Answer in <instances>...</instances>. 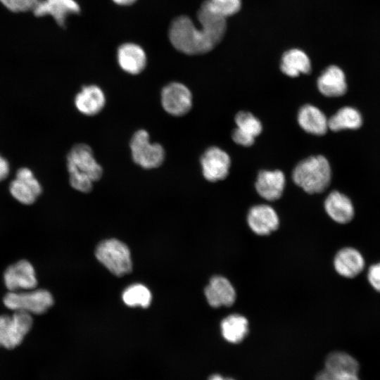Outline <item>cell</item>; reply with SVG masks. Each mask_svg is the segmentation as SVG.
Masks as SVG:
<instances>
[{
  "mask_svg": "<svg viewBox=\"0 0 380 380\" xmlns=\"http://www.w3.org/2000/svg\"><path fill=\"white\" fill-rule=\"evenodd\" d=\"M201 27L187 15L175 18L169 27V39L179 51L199 55L212 51L223 39L227 31V18L210 11L203 3L197 12Z\"/></svg>",
  "mask_w": 380,
  "mask_h": 380,
  "instance_id": "1",
  "label": "cell"
},
{
  "mask_svg": "<svg viewBox=\"0 0 380 380\" xmlns=\"http://www.w3.org/2000/svg\"><path fill=\"white\" fill-rule=\"evenodd\" d=\"M67 167L71 186L78 191H91L93 182L101 179L102 167L96 160L91 147L77 144L72 147L67 156Z\"/></svg>",
  "mask_w": 380,
  "mask_h": 380,
  "instance_id": "2",
  "label": "cell"
},
{
  "mask_svg": "<svg viewBox=\"0 0 380 380\" xmlns=\"http://www.w3.org/2000/svg\"><path fill=\"white\" fill-rule=\"evenodd\" d=\"M293 180L305 192L312 194L323 192L331 178L330 165L322 156L308 157L294 168Z\"/></svg>",
  "mask_w": 380,
  "mask_h": 380,
  "instance_id": "3",
  "label": "cell"
},
{
  "mask_svg": "<svg viewBox=\"0 0 380 380\" xmlns=\"http://www.w3.org/2000/svg\"><path fill=\"white\" fill-rule=\"evenodd\" d=\"M5 307L14 312L30 315L46 312L53 304L52 294L44 289L8 291L3 298Z\"/></svg>",
  "mask_w": 380,
  "mask_h": 380,
  "instance_id": "4",
  "label": "cell"
},
{
  "mask_svg": "<svg viewBox=\"0 0 380 380\" xmlns=\"http://www.w3.org/2000/svg\"><path fill=\"white\" fill-rule=\"evenodd\" d=\"M97 259L113 274L122 276L132 270V261L128 247L116 239L102 241L96 251Z\"/></svg>",
  "mask_w": 380,
  "mask_h": 380,
  "instance_id": "5",
  "label": "cell"
},
{
  "mask_svg": "<svg viewBox=\"0 0 380 380\" xmlns=\"http://www.w3.org/2000/svg\"><path fill=\"white\" fill-rule=\"evenodd\" d=\"M129 146L134 162L141 167L153 169L163 164L165 159L164 148L160 144L150 143L147 131H137L131 139Z\"/></svg>",
  "mask_w": 380,
  "mask_h": 380,
  "instance_id": "6",
  "label": "cell"
},
{
  "mask_svg": "<svg viewBox=\"0 0 380 380\" xmlns=\"http://www.w3.org/2000/svg\"><path fill=\"white\" fill-rule=\"evenodd\" d=\"M32 325V315L27 312L0 315V347L13 349L19 346Z\"/></svg>",
  "mask_w": 380,
  "mask_h": 380,
  "instance_id": "7",
  "label": "cell"
},
{
  "mask_svg": "<svg viewBox=\"0 0 380 380\" xmlns=\"http://www.w3.org/2000/svg\"><path fill=\"white\" fill-rule=\"evenodd\" d=\"M11 196L19 203L24 205L34 203L42 192V188L28 167L18 170L15 177L9 184Z\"/></svg>",
  "mask_w": 380,
  "mask_h": 380,
  "instance_id": "8",
  "label": "cell"
},
{
  "mask_svg": "<svg viewBox=\"0 0 380 380\" xmlns=\"http://www.w3.org/2000/svg\"><path fill=\"white\" fill-rule=\"evenodd\" d=\"M4 282L8 291L30 290L37 288V279L33 265L20 260L9 265L4 273Z\"/></svg>",
  "mask_w": 380,
  "mask_h": 380,
  "instance_id": "9",
  "label": "cell"
},
{
  "mask_svg": "<svg viewBox=\"0 0 380 380\" xmlns=\"http://www.w3.org/2000/svg\"><path fill=\"white\" fill-rule=\"evenodd\" d=\"M161 103L167 113L173 116H182L191 108L192 94L184 84L174 82L163 89Z\"/></svg>",
  "mask_w": 380,
  "mask_h": 380,
  "instance_id": "10",
  "label": "cell"
},
{
  "mask_svg": "<svg viewBox=\"0 0 380 380\" xmlns=\"http://www.w3.org/2000/svg\"><path fill=\"white\" fill-rule=\"evenodd\" d=\"M203 177L210 182L222 180L229 174L231 160L229 155L217 146L208 148L201 158Z\"/></svg>",
  "mask_w": 380,
  "mask_h": 380,
  "instance_id": "11",
  "label": "cell"
},
{
  "mask_svg": "<svg viewBox=\"0 0 380 380\" xmlns=\"http://www.w3.org/2000/svg\"><path fill=\"white\" fill-rule=\"evenodd\" d=\"M32 11L37 17L50 15L59 26L64 27L67 18L79 14L80 8L75 0H39Z\"/></svg>",
  "mask_w": 380,
  "mask_h": 380,
  "instance_id": "12",
  "label": "cell"
},
{
  "mask_svg": "<svg viewBox=\"0 0 380 380\" xmlns=\"http://www.w3.org/2000/svg\"><path fill=\"white\" fill-rule=\"evenodd\" d=\"M248 224L251 230L258 235H268L277 229L279 220L276 211L268 205H257L248 213Z\"/></svg>",
  "mask_w": 380,
  "mask_h": 380,
  "instance_id": "13",
  "label": "cell"
},
{
  "mask_svg": "<svg viewBox=\"0 0 380 380\" xmlns=\"http://www.w3.org/2000/svg\"><path fill=\"white\" fill-rule=\"evenodd\" d=\"M117 59L120 68L131 75L141 73L147 63L144 50L139 45L132 42L124 43L118 47Z\"/></svg>",
  "mask_w": 380,
  "mask_h": 380,
  "instance_id": "14",
  "label": "cell"
},
{
  "mask_svg": "<svg viewBox=\"0 0 380 380\" xmlns=\"http://www.w3.org/2000/svg\"><path fill=\"white\" fill-rule=\"evenodd\" d=\"M206 299L213 308L231 306L236 300V291L230 281L224 277L215 276L205 289Z\"/></svg>",
  "mask_w": 380,
  "mask_h": 380,
  "instance_id": "15",
  "label": "cell"
},
{
  "mask_svg": "<svg viewBox=\"0 0 380 380\" xmlns=\"http://www.w3.org/2000/svg\"><path fill=\"white\" fill-rule=\"evenodd\" d=\"M285 186V177L280 170H262L259 172L255 189L264 199L270 201L279 199Z\"/></svg>",
  "mask_w": 380,
  "mask_h": 380,
  "instance_id": "16",
  "label": "cell"
},
{
  "mask_svg": "<svg viewBox=\"0 0 380 380\" xmlns=\"http://www.w3.org/2000/svg\"><path fill=\"white\" fill-rule=\"evenodd\" d=\"M106 97L102 89L96 85H88L82 88L75 98V105L82 114L92 116L103 108Z\"/></svg>",
  "mask_w": 380,
  "mask_h": 380,
  "instance_id": "17",
  "label": "cell"
},
{
  "mask_svg": "<svg viewBox=\"0 0 380 380\" xmlns=\"http://www.w3.org/2000/svg\"><path fill=\"white\" fill-rule=\"evenodd\" d=\"M320 93L329 97L343 96L347 91V84L343 71L336 65L327 68L317 80Z\"/></svg>",
  "mask_w": 380,
  "mask_h": 380,
  "instance_id": "18",
  "label": "cell"
},
{
  "mask_svg": "<svg viewBox=\"0 0 380 380\" xmlns=\"http://www.w3.org/2000/svg\"><path fill=\"white\" fill-rule=\"evenodd\" d=\"M336 271L341 276L353 278L357 276L365 267V260L356 249L346 247L341 249L334 260Z\"/></svg>",
  "mask_w": 380,
  "mask_h": 380,
  "instance_id": "19",
  "label": "cell"
},
{
  "mask_svg": "<svg viewBox=\"0 0 380 380\" xmlns=\"http://www.w3.org/2000/svg\"><path fill=\"white\" fill-rule=\"evenodd\" d=\"M324 208L329 216L339 224L352 220L355 211L350 198L337 191L331 192L324 201Z\"/></svg>",
  "mask_w": 380,
  "mask_h": 380,
  "instance_id": "20",
  "label": "cell"
},
{
  "mask_svg": "<svg viewBox=\"0 0 380 380\" xmlns=\"http://www.w3.org/2000/svg\"><path fill=\"white\" fill-rule=\"evenodd\" d=\"M298 122L303 130L315 135H323L329 129L328 119L318 108L312 105H305L300 108Z\"/></svg>",
  "mask_w": 380,
  "mask_h": 380,
  "instance_id": "21",
  "label": "cell"
},
{
  "mask_svg": "<svg viewBox=\"0 0 380 380\" xmlns=\"http://www.w3.org/2000/svg\"><path fill=\"white\" fill-rule=\"evenodd\" d=\"M280 69L287 76L296 77L300 74L310 72L311 62L308 56L303 51L298 49H291L283 54Z\"/></svg>",
  "mask_w": 380,
  "mask_h": 380,
  "instance_id": "22",
  "label": "cell"
},
{
  "mask_svg": "<svg viewBox=\"0 0 380 380\" xmlns=\"http://www.w3.org/2000/svg\"><path fill=\"white\" fill-rule=\"evenodd\" d=\"M220 327L224 338L232 343L241 342L248 331L247 319L238 314L226 317L222 319Z\"/></svg>",
  "mask_w": 380,
  "mask_h": 380,
  "instance_id": "23",
  "label": "cell"
},
{
  "mask_svg": "<svg viewBox=\"0 0 380 380\" xmlns=\"http://www.w3.org/2000/svg\"><path fill=\"white\" fill-rule=\"evenodd\" d=\"M362 116L352 107H343L328 120V128L334 132L356 129L362 125Z\"/></svg>",
  "mask_w": 380,
  "mask_h": 380,
  "instance_id": "24",
  "label": "cell"
},
{
  "mask_svg": "<svg viewBox=\"0 0 380 380\" xmlns=\"http://www.w3.org/2000/svg\"><path fill=\"white\" fill-rule=\"evenodd\" d=\"M324 365L325 369L334 372L358 374L360 370L358 362L350 355L342 351H335L329 354Z\"/></svg>",
  "mask_w": 380,
  "mask_h": 380,
  "instance_id": "25",
  "label": "cell"
},
{
  "mask_svg": "<svg viewBox=\"0 0 380 380\" xmlns=\"http://www.w3.org/2000/svg\"><path fill=\"white\" fill-rule=\"evenodd\" d=\"M122 300L130 307L147 308L151 301L150 291L144 285L137 284L127 288L122 293Z\"/></svg>",
  "mask_w": 380,
  "mask_h": 380,
  "instance_id": "26",
  "label": "cell"
},
{
  "mask_svg": "<svg viewBox=\"0 0 380 380\" xmlns=\"http://www.w3.org/2000/svg\"><path fill=\"white\" fill-rule=\"evenodd\" d=\"M203 4L213 13L227 18L237 13L241 0H205Z\"/></svg>",
  "mask_w": 380,
  "mask_h": 380,
  "instance_id": "27",
  "label": "cell"
},
{
  "mask_svg": "<svg viewBox=\"0 0 380 380\" xmlns=\"http://www.w3.org/2000/svg\"><path fill=\"white\" fill-rule=\"evenodd\" d=\"M235 122L238 129L254 138L262 132L260 122L249 112H239L235 116Z\"/></svg>",
  "mask_w": 380,
  "mask_h": 380,
  "instance_id": "28",
  "label": "cell"
},
{
  "mask_svg": "<svg viewBox=\"0 0 380 380\" xmlns=\"http://www.w3.org/2000/svg\"><path fill=\"white\" fill-rule=\"evenodd\" d=\"M0 2L9 11L18 13L32 11L38 1L35 0H0Z\"/></svg>",
  "mask_w": 380,
  "mask_h": 380,
  "instance_id": "29",
  "label": "cell"
},
{
  "mask_svg": "<svg viewBox=\"0 0 380 380\" xmlns=\"http://www.w3.org/2000/svg\"><path fill=\"white\" fill-rule=\"evenodd\" d=\"M315 380H360L357 374L330 372L325 369L319 372Z\"/></svg>",
  "mask_w": 380,
  "mask_h": 380,
  "instance_id": "30",
  "label": "cell"
},
{
  "mask_svg": "<svg viewBox=\"0 0 380 380\" xmlns=\"http://www.w3.org/2000/svg\"><path fill=\"white\" fill-rule=\"evenodd\" d=\"M367 279L372 286L380 292V262L371 265L368 270Z\"/></svg>",
  "mask_w": 380,
  "mask_h": 380,
  "instance_id": "31",
  "label": "cell"
},
{
  "mask_svg": "<svg viewBox=\"0 0 380 380\" xmlns=\"http://www.w3.org/2000/svg\"><path fill=\"white\" fill-rule=\"evenodd\" d=\"M232 137L235 143L243 146H251L255 140L254 137L242 132L237 128L233 130Z\"/></svg>",
  "mask_w": 380,
  "mask_h": 380,
  "instance_id": "32",
  "label": "cell"
},
{
  "mask_svg": "<svg viewBox=\"0 0 380 380\" xmlns=\"http://www.w3.org/2000/svg\"><path fill=\"white\" fill-rule=\"evenodd\" d=\"M10 172V165L6 158L0 155V182L6 179Z\"/></svg>",
  "mask_w": 380,
  "mask_h": 380,
  "instance_id": "33",
  "label": "cell"
},
{
  "mask_svg": "<svg viewBox=\"0 0 380 380\" xmlns=\"http://www.w3.org/2000/svg\"><path fill=\"white\" fill-rule=\"evenodd\" d=\"M115 4L120 6H129L134 4L137 0H112Z\"/></svg>",
  "mask_w": 380,
  "mask_h": 380,
  "instance_id": "34",
  "label": "cell"
},
{
  "mask_svg": "<svg viewBox=\"0 0 380 380\" xmlns=\"http://www.w3.org/2000/svg\"><path fill=\"white\" fill-rule=\"evenodd\" d=\"M208 380H234L231 378H224L220 374H213L212 375Z\"/></svg>",
  "mask_w": 380,
  "mask_h": 380,
  "instance_id": "35",
  "label": "cell"
},
{
  "mask_svg": "<svg viewBox=\"0 0 380 380\" xmlns=\"http://www.w3.org/2000/svg\"><path fill=\"white\" fill-rule=\"evenodd\" d=\"M35 1H39V0H35Z\"/></svg>",
  "mask_w": 380,
  "mask_h": 380,
  "instance_id": "36",
  "label": "cell"
}]
</instances>
